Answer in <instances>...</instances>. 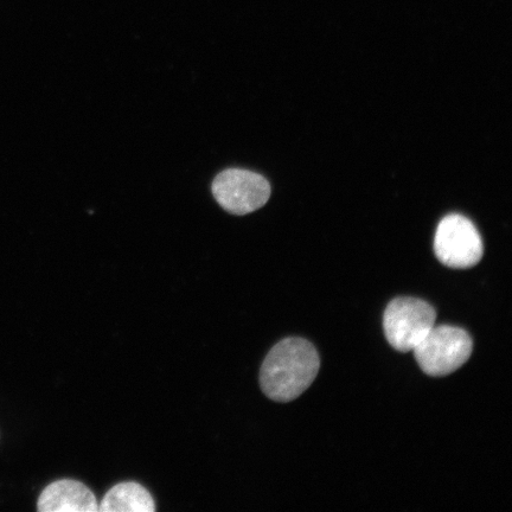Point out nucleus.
Here are the masks:
<instances>
[{
  "instance_id": "obj_4",
  "label": "nucleus",
  "mask_w": 512,
  "mask_h": 512,
  "mask_svg": "<svg viewBox=\"0 0 512 512\" xmlns=\"http://www.w3.org/2000/svg\"><path fill=\"white\" fill-rule=\"evenodd\" d=\"M434 252L441 264L465 270L483 258L484 246L475 224L465 216L452 214L439 223L434 239Z\"/></svg>"
},
{
  "instance_id": "obj_6",
  "label": "nucleus",
  "mask_w": 512,
  "mask_h": 512,
  "mask_svg": "<svg viewBox=\"0 0 512 512\" xmlns=\"http://www.w3.org/2000/svg\"><path fill=\"white\" fill-rule=\"evenodd\" d=\"M40 512H96L98 499L87 485L74 479H60L42 491L37 501Z\"/></svg>"
},
{
  "instance_id": "obj_2",
  "label": "nucleus",
  "mask_w": 512,
  "mask_h": 512,
  "mask_svg": "<svg viewBox=\"0 0 512 512\" xmlns=\"http://www.w3.org/2000/svg\"><path fill=\"white\" fill-rule=\"evenodd\" d=\"M472 338L456 326L435 325L413 352L419 367L428 376L444 377L469 361Z\"/></svg>"
},
{
  "instance_id": "obj_1",
  "label": "nucleus",
  "mask_w": 512,
  "mask_h": 512,
  "mask_svg": "<svg viewBox=\"0 0 512 512\" xmlns=\"http://www.w3.org/2000/svg\"><path fill=\"white\" fill-rule=\"evenodd\" d=\"M319 355L310 342L287 338L268 352L260 369V387L268 399L291 402L306 392L316 380Z\"/></svg>"
},
{
  "instance_id": "obj_7",
  "label": "nucleus",
  "mask_w": 512,
  "mask_h": 512,
  "mask_svg": "<svg viewBox=\"0 0 512 512\" xmlns=\"http://www.w3.org/2000/svg\"><path fill=\"white\" fill-rule=\"evenodd\" d=\"M101 512H155L156 503L150 491L136 482L114 485L99 503Z\"/></svg>"
},
{
  "instance_id": "obj_3",
  "label": "nucleus",
  "mask_w": 512,
  "mask_h": 512,
  "mask_svg": "<svg viewBox=\"0 0 512 512\" xmlns=\"http://www.w3.org/2000/svg\"><path fill=\"white\" fill-rule=\"evenodd\" d=\"M435 320L437 312L424 300L394 299L384 311V335L395 350L413 351L434 328Z\"/></svg>"
},
{
  "instance_id": "obj_5",
  "label": "nucleus",
  "mask_w": 512,
  "mask_h": 512,
  "mask_svg": "<svg viewBox=\"0 0 512 512\" xmlns=\"http://www.w3.org/2000/svg\"><path fill=\"white\" fill-rule=\"evenodd\" d=\"M217 203L233 215H247L262 208L270 200L271 184L253 171L228 169L211 185Z\"/></svg>"
}]
</instances>
